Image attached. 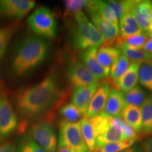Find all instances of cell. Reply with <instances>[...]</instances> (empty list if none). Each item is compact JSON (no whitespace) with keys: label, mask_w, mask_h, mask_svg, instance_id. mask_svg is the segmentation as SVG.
<instances>
[{"label":"cell","mask_w":152,"mask_h":152,"mask_svg":"<svg viewBox=\"0 0 152 152\" xmlns=\"http://www.w3.org/2000/svg\"><path fill=\"white\" fill-rule=\"evenodd\" d=\"M66 98L58 76L52 73L37 85L19 89L15 93L14 101L20 118L29 121L51 112Z\"/></svg>","instance_id":"6da1fadb"},{"label":"cell","mask_w":152,"mask_h":152,"mask_svg":"<svg viewBox=\"0 0 152 152\" xmlns=\"http://www.w3.org/2000/svg\"><path fill=\"white\" fill-rule=\"evenodd\" d=\"M49 45L43 38L28 36L19 42L11 64V73L23 76L30 73L45 60Z\"/></svg>","instance_id":"7a4b0ae2"},{"label":"cell","mask_w":152,"mask_h":152,"mask_svg":"<svg viewBox=\"0 0 152 152\" xmlns=\"http://www.w3.org/2000/svg\"><path fill=\"white\" fill-rule=\"evenodd\" d=\"M73 43L76 49L83 51L90 48H98L103 45L105 39L92 23L83 11L74 15Z\"/></svg>","instance_id":"3957f363"},{"label":"cell","mask_w":152,"mask_h":152,"mask_svg":"<svg viewBox=\"0 0 152 152\" xmlns=\"http://www.w3.org/2000/svg\"><path fill=\"white\" fill-rule=\"evenodd\" d=\"M27 22L30 29L38 37L53 39L56 36V18L47 7H41L34 11L28 18Z\"/></svg>","instance_id":"277c9868"},{"label":"cell","mask_w":152,"mask_h":152,"mask_svg":"<svg viewBox=\"0 0 152 152\" xmlns=\"http://www.w3.org/2000/svg\"><path fill=\"white\" fill-rule=\"evenodd\" d=\"M58 148H68L75 152H89L82 135L80 121L77 123L61 121Z\"/></svg>","instance_id":"5b68a950"},{"label":"cell","mask_w":152,"mask_h":152,"mask_svg":"<svg viewBox=\"0 0 152 152\" xmlns=\"http://www.w3.org/2000/svg\"><path fill=\"white\" fill-rule=\"evenodd\" d=\"M18 126L16 112L11 104L6 88L0 82V140L15 132Z\"/></svg>","instance_id":"8992f818"},{"label":"cell","mask_w":152,"mask_h":152,"mask_svg":"<svg viewBox=\"0 0 152 152\" xmlns=\"http://www.w3.org/2000/svg\"><path fill=\"white\" fill-rule=\"evenodd\" d=\"M29 136L47 152L56 151V132L51 119L39 121L32 125Z\"/></svg>","instance_id":"52a82bcc"},{"label":"cell","mask_w":152,"mask_h":152,"mask_svg":"<svg viewBox=\"0 0 152 152\" xmlns=\"http://www.w3.org/2000/svg\"><path fill=\"white\" fill-rule=\"evenodd\" d=\"M66 75L70 84L75 88L99 82L81 61L77 59L69 63L66 68Z\"/></svg>","instance_id":"ba28073f"},{"label":"cell","mask_w":152,"mask_h":152,"mask_svg":"<svg viewBox=\"0 0 152 152\" xmlns=\"http://www.w3.org/2000/svg\"><path fill=\"white\" fill-rule=\"evenodd\" d=\"M35 6V1L30 0H0V16L20 19Z\"/></svg>","instance_id":"9c48e42d"},{"label":"cell","mask_w":152,"mask_h":152,"mask_svg":"<svg viewBox=\"0 0 152 152\" xmlns=\"http://www.w3.org/2000/svg\"><path fill=\"white\" fill-rule=\"evenodd\" d=\"M111 90L112 86L108 78L104 79L103 82L99 85L96 92L93 95L85 117L92 118L104 111Z\"/></svg>","instance_id":"30bf717a"},{"label":"cell","mask_w":152,"mask_h":152,"mask_svg":"<svg viewBox=\"0 0 152 152\" xmlns=\"http://www.w3.org/2000/svg\"><path fill=\"white\" fill-rule=\"evenodd\" d=\"M132 14L142 32L152 37V1H138Z\"/></svg>","instance_id":"8fae6325"},{"label":"cell","mask_w":152,"mask_h":152,"mask_svg":"<svg viewBox=\"0 0 152 152\" xmlns=\"http://www.w3.org/2000/svg\"><path fill=\"white\" fill-rule=\"evenodd\" d=\"M99 85V82L92 83L85 86L75 87L71 96V103L85 115L90 101Z\"/></svg>","instance_id":"7c38bea8"},{"label":"cell","mask_w":152,"mask_h":152,"mask_svg":"<svg viewBox=\"0 0 152 152\" xmlns=\"http://www.w3.org/2000/svg\"><path fill=\"white\" fill-rule=\"evenodd\" d=\"M98 48H90L82 51L80 54L81 61L93 74L99 81L107 78L110 69L104 68L96 59V52Z\"/></svg>","instance_id":"4fadbf2b"},{"label":"cell","mask_w":152,"mask_h":152,"mask_svg":"<svg viewBox=\"0 0 152 152\" xmlns=\"http://www.w3.org/2000/svg\"><path fill=\"white\" fill-rule=\"evenodd\" d=\"M126 106L124 93L119 90L112 89L106 101L105 108L101 114L108 118L121 117Z\"/></svg>","instance_id":"5bb4252c"},{"label":"cell","mask_w":152,"mask_h":152,"mask_svg":"<svg viewBox=\"0 0 152 152\" xmlns=\"http://www.w3.org/2000/svg\"><path fill=\"white\" fill-rule=\"evenodd\" d=\"M87 14L93 22V25L97 28L99 33L105 39L104 43L111 42L118 36V27L101 18L96 13H87Z\"/></svg>","instance_id":"9a60e30c"},{"label":"cell","mask_w":152,"mask_h":152,"mask_svg":"<svg viewBox=\"0 0 152 152\" xmlns=\"http://www.w3.org/2000/svg\"><path fill=\"white\" fill-rule=\"evenodd\" d=\"M121 56V51L116 47L102 45L96 52V59L104 68H109L118 60Z\"/></svg>","instance_id":"2e32d148"},{"label":"cell","mask_w":152,"mask_h":152,"mask_svg":"<svg viewBox=\"0 0 152 152\" xmlns=\"http://www.w3.org/2000/svg\"><path fill=\"white\" fill-rule=\"evenodd\" d=\"M118 26H120V28H118L119 36L123 38L143 33L132 12L127 13L121 16Z\"/></svg>","instance_id":"e0dca14e"},{"label":"cell","mask_w":152,"mask_h":152,"mask_svg":"<svg viewBox=\"0 0 152 152\" xmlns=\"http://www.w3.org/2000/svg\"><path fill=\"white\" fill-rule=\"evenodd\" d=\"M140 64L131 63L128 71L119 80L117 83V89L123 93L128 92L133 87L137 86L138 82V71Z\"/></svg>","instance_id":"ac0fdd59"},{"label":"cell","mask_w":152,"mask_h":152,"mask_svg":"<svg viewBox=\"0 0 152 152\" xmlns=\"http://www.w3.org/2000/svg\"><path fill=\"white\" fill-rule=\"evenodd\" d=\"M121 118L137 133L142 132V115L139 106H126L121 114Z\"/></svg>","instance_id":"d6986e66"},{"label":"cell","mask_w":152,"mask_h":152,"mask_svg":"<svg viewBox=\"0 0 152 152\" xmlns=\"http://www.w3.org/2000/svg\"><path fill=\"white\" fill-rule=\"evenodd\" d=\"M130 65V61L128 59V58L123 54H121L118 60L111 68L109 73V77H107V78L109 80V83H111L112 87H113V89L118 90V82L128 71Z\"/></svg>","instance_id":"ffe728a7"},{"label":"cell","mask_w":152,"mask_h":152,"mask_svg":"<svg viewBox=\"0 0 152 152\" xmlns=\"http://www.w3.org/2000/svg\"><path fill=\"white\" fill-rule=\"evenodd\" d=\"M142 115V132L144 136L152 134V94L147 96L140 107Z\"/></svg>","instance_id":"44dd1931"},{"label":"cell","mask_w":152,"mask_h":152,"mask_svg":"<svg viewBox=\"0 0 152 152\" xmlns=\"http://www.w3.org/2000/svg\"><path fill=\"white\" fill-rule=\"evenodd\" d=\"M123 140H125V138L123 133L121 132V131L119 129L115 128V126L111 125L109 130L106 131L104 134L96 137L95 148L92 152H94L96 149L102 147L104 144L121 142Z\"/></svg>","instance_id":"7402d4cb"},{"label":"cell","mask_w":152,"mask_h":152,"mask_svg":"<svg viewBox=\"0 0 152 152\" xmlns=\"http://www.w3.org/2000/svg\"><path fill=\"white\" fill-rule=\"evenodd\" d=\"M80 126L83 140L88 148L89 151L92 152L96 144V134L90 119L83 117L80 120Z\"/></svg>","instance_id":"603a6c76"},{"label":"cell","mask_w":152,"mask_h":152,"mask_svg":"<svg viewBox=\"0 0 152 152\" xmlns=\"http://www.w3.org/2000/svg\"><path fill=\"white\" fill-rule=\"evenodd\" d=\"M138 81L140 85L152 92V62L151 59L140 64L138 71Z\"/></svg>","instance_id":"cb8c5ba5"},{"label":"cell","mask_w":152,"mask_h":152,"mask_svg":"<svg viewBox=\"0 0 152 152\" xmlns=\"http://www.w3.org/2000/svg\"><path fill=\"white\" fill-rule=\"evenodd\" d=\"M125 103L127 106H141L147 99L146 92L140 86H135L132 90L124 94Z\"/></svg>","instance_id":"d4e9b609"},{"label":"cell","mask_w":152,"mask_h":152,"mask_svg":"<svg viewBox=\"0 0 152 152\" xmlns=\"http://www.w3.org/2000/svg\"><path fill=\"white\" fill-rule=\"evenodd\" d=\"M59 113L64 120L69 123H77L83 118V113L80 111L75 105L71 103H67L63 105L59 109Z\"/></svg>","instance_id":"484cf974"},{"label":"cell","mask_w":152,"mask_h":152,"mask_svg":"<svg viewBox=\"0 0 152 152\" xmlns=\"http://www.w3.org/2000/svg\"><path fill=\"white\" fill-rule=\"evenodd\" d=\"M16 152H47L29 135H24L18 140Z\"/></svg>","instance_id":"4316f807"},{"label":"cell","mask_w":152,"mask_h":152,"mask_svg":"<svg viewBox=\"0 0 152 152\" xmlns=\"http://www.w3.org/2000/svg\"><path fill=\"white\" fill-rule=\"evenodd\" d=\"M121 51H122L123 54L126 56L131 63L141 64L145 61L151 59L152 58L151 55L147 54L142 49H137L128 48V47H123Z\"/></svg>","instance_id":"83f0119b"},{"label":"cell","mask_w":152,"mask_h":152,"mask_svg":"<svg viewBox=\"0 0 152 152\" xmlns=\"http://www.w3.org/2000/svg\"><path fill=\"white\" fill-rule=\"evenodd\" d=\"M110 123L113 126L119 129L124 135L125 140H137L138 133L134 129L127 124L121 117L118 118H111Z\"/></svg>","instance_id":"f1b7e54d"},{"label":"cell","mask_w":152,"mask_h":152,"mask_svg":"<svg viewBox=\"0 0 152 152\" xmlns=\"http://www.w3.org/2000/svg\"><path fill=\"white\" fill-rule=\"evenodd\" d=\"M110 118H111L106 117L101 113L92 118H89L94 128L96 138V137L104 134L106 131L109 130L111 125L110 123Z\"/></svg>","instance_id":"f546056e"},{"label":"cell","mask_w":152,"mask_h":152,"mask_svg":"<svg viewBox=\"0 0 152 152\" xmlns=\"http://www.w3.org/2000/svg\"><path fill=\"white\" fill-rule=\"evenodd\" d=\"M135 141L136 140L130 139V140H125L121 142L106 144L99 148L94 152H120L128 149L134 144Z\"/></svg>","instance_id":"4dcf8cb0"},{"label":"cell","mask_w":152,"mask_h":152,"mask_svg":"<svg viewBox=\"0 0 152 152\" xmlns=\"http://www.w3.org/2000/svg\"><path fill=\"white\" fill-rule=\"evenodd\" d=\"M14 30L11 28H0V64L8 48Z\"/></svg>","instance_id":"1f68e13d"},{"label":"cell","mask_w":152,"mask_h":152,"mask_svg":"<svg viewBox=\"0 0 152 152\" xmlns=\"http://www.w3.org/2000/svg\"><path fill=\"white\" fill-rule=\"evenodd\" d=\"M89 1L85 0H68L64 1V4L65 7L66 15H75L77 13L82 11V9L85 8Z\"/></svg>","instance_id":"d6a6232c"},{"label":"cell","mask_w":152,"mask_h":152,"mask_svg":"<svg viewBox=\"0 0 152 152\" xmlns=\"http://www.w3.org/2000/svg\"><path fill=\"white\" fill-rule=\"evenodd\" d=\"M0 152H16V147L10 142H6L0 145Z\"/></svg>","instance_id":"836d02e7"},{"label":"cell","mask_w":152,"mask_h":152,"mask_svg":"<svg viewBox=\"0 0 152 152\" xmlns=\"http://www.w3.org/2000/svg\"><path fill=\"white\" fill-rule=\"evenodd\" d=\"M142 149L144 152H152V137L147 139L142 143Z\"/></svg>","instance_id":"e575fe53"},{"label":"cell","mask_w":152,"mask_h":152,"mask_svg":"<svg viewBox=\"0 0 152 152\" xmlns=\"http://www.w3.org/2000/svg\"><path fill=\"white\" fill-rule=\"evenodd\" d=\"M142 49L147 54H149L152 56V37H150L144 47H142Z\"/></svg>","instance_id":"d590c367"},{"label":"cell","mask_w":152,"mask_h":152,"mask_svg":"<svg viewBox=\"0 0 152 152\" xmlns=\"http://www.w3.org/2000/svg\"><path fill=\"white\" fill-rule=\"evenodd\" d=\"M120 152H144V151H143V149H142L140 146L136 145V146H134V147L128 148V149H126Z\"/></svg>","instance_id":"8d00e7d4"},{"label":"cell","mask_w":152,"mask_h":152,"mask_svg":"<svg viewBox=\"0 0 152 152\" xmlns=\"http://www.w3.org/2000/svg\"><path fill=\"white\" fill-rule=\"evenodd\" d=\"M58 152H75L68 148H58Z\"/></svg>","instance_id":"74e56055"},{"label":"cell","mask_w":152,"mask_h":152,"mask_svg":"<svg viewBox=\"0 0 152 152\" xmlns=\"http://www.w3.org/2000/svg\"><path fill=\"white\" fill-rule=\"evenodd\" d=\"M151 62H152V58H151Z\"/></svg>","instance_id":"f35d334b"}]
</instances>
